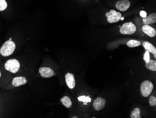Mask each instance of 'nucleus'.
<instances>
[{
  "mask_svg": "<svg viewBox=\"0 0 156 118\" xmlns=\"http://www.w3.org/2000/svg\"><path fill=\"white\" fill-rule=\"evenodd\" d=\"M144 59L146 63H148L150 60V53L148 51H146L144 55Z\"/></svg>",
  "mask_w": 156,
  "mask_h": 118,
  "instance_id": "obj_21",
  "label": "nucleus"
},
{
  "mask_svg": "<svg viewBox=\"0 0 156 118\" xmlns=\"http://www.w3.org/2000/svg\"><path fill=\"white\" fill-rule=\"evenodd\" d=\"M130 4L131 3L129 0H120L116 2L115 7L120 11L124 12L130 7Z\"/></svg>",
  "mask_w": 156,
  "mask_h": 118,
  "instance_id": "obj_6",
  "label": "nucleus"
},
{
  "mask_svg": "<svg viewBox=\"0 0 156 118\" xmlns=\"http://www.w3.org/2000/svg\"><path fill=\"white\" fill-rule=\"evenodd\" d=\"M78 99L79 101L84 102V103H85V102L87 103V102H90L91 101V99L89 97H86L85 96H80L78 97Z\"/></svg>",
  "mask_w": 156,
  "mask_h": 118,
  "instance_id": "obj_19",
  "label": "nucleus"
},
{
  "mask_svg": "<svg viewBox=\"0 0 156 118\" xmlns=\"http://www.w3.org/2000/svg\"><path fill=\"white\" fill-rule=\"evenodd\" d=\"M73 118H78V117H72Z\"/></svg>",
  "mask_w": 156,
  "mask_h": 118,
  "instance_id": "obj_25",
  "label": "nucleus"
},
{
  "mask_svg": "<svg viewBox=\"0 0 156 118\" xmlns=\"http://www.w3.org/2000/svg\"><path fill=\"white\" fill-rule=\"evenodd\" d=\"M39 72L41 74V77L45 78H50L54 74V71L49 67L40 68Z\"/></svg>",
  "mask_w": 156,
  "mask_h": 118,
  "instance_id": "obj_8",
  "label": "nucleus"
},
{
  "mask_svg": "<svg viewBox=\"0 0 156 118\" xmlns=\"http://www.w3.org/2000/svg\"><path fill=\"white\" fill-rule=\"evenodd\" d=\"M143 22L144 25H147L155 23L156 22V13H151L145 18H144L143 19Z\"/></svg>",
  "mask_w": 156,
  "mask_h": 118,
  "instance_id": "obj_12",
  "label": "nucleus"
},
{
  "mask_svg": "<svg viewBox=\"0 0 156 118\" xmlns=\"http://www.w3.org/2000/svg\"><path fill=\"white\" fill-rule=\"evenodd\" d=\"M8 4L5 0H0V11H3L7 9Z\"/></svg>",
  "mask_w": 156,
  "mask_h": 118,
  "instance_id": "obj_18",
  "label": "nucleus"
},
{
  "mask_svg": "<svg viewBox=\"0 0 156 118\" xmlns=\"http://www.w3.org/2000/svg\"><path fill=\"white\" fill-rule=\"evenodd\" d=\"M66 85L69 89H73L75 86V80L74 76L71 73H67L65 76Z\"/></svg>",
  "mask_w": 156,
  "mask_h": 118,
  "instance_id": "obj_9",
  "label": "nucleus"
},
{
  "mask_svg": "<svg viewBox=\"0 0 156 118\" xmlns=\"http://www.w3.org/2000/svg\"><path fill=\"white\" fill-rule=\"evenodd\" d=\"M149 104L151 106H154L156 105V98L154 96H151L149 98Z\"/></svg>",
  "mask_w": 156,
  "mask_h": 118,
  "instance_id": "obj_20",
  "label": "nucleus"
},
{
  "mask_svg": "<svg viewBox=\"0 0 156 118\" xmlns=\"http://www.w3.org/2000/svg\"><path fill=\"white\" fill-rule=\"evenodd\" d=\"M12 40V38H9V40Z\"/></svg>",
  "mask_w": 156,
  "mask_h": 118,
  "instance_id": "obj_27",
  "label": "nucleus"
},
{
  "mask_svg": "<svg viewBox=\"0 0 156 118\" xmlns=\"http://www.w3.org/2000/svg\"><path fill=\"white\" fill-rule=\"evenodd\" d=\"M84 105H87V103H84Z\"/></svg>",
  "mask_w": 156,
  "mask_h": 118,
  "instance_id": "obj_26",
  "label": "nucleus"
},
{
  "mask_svg": "<svg viewBox=\"0 0 156 118\" xmlns=\"http://www.w3.org/2000/svg\"><path fill=\"white\" fill-rule=\"evenodd\" d=\"M16 49V44L12 40H7L0 48V53L3 57H8L13 53Z\"/></svg>",
  "mask_w": 156,
  "mask_h": 118,
  "instance_id": "obj_1",
  "label": "nucleus"
},
{
  "mask_svg": "<svg viewBox=\"0 0 156 118\" xmlns=\"http://www.w3.org/2000/svg\"><path fill=\"white\" fill-rule=\"evenodd\" d=\"M136 27L133 23L128 22L123 24L120 30V32L122 34H130L135 33Z\"/></svg>",
  "mask_w": 156,
  "mask_h": 118,
  "instance_id": "obj_4",
  "label": "nucleus"
},
{
  "mask_svg": "<svg viewBox=\"0 0 156 118\" xmlns=\"http://www.w3.org/2000/svg\"><path fill=\"white\" fill-rule=\"evenodd\" d=\"M143 46L146 51L153 54L154 58L156 59V48L155 46L148 41H144L143 43Z\"/></svg>",
  "mask_w": 156,
  "mask_h": 118,
  "instance_id": "obj_13",
  "label": "nucleus"
},
{
  "mask_svg": "<svg viewBox=\"0 0 156 118\" xmlns=\"http://www.w3.org/2000/svg\"><path fill=\"white\" fill-rule=\"evenodd\" d=\"M141 45V42L138 40H130L127 42V45L129 48H134L139 46Z\"/></svg>",
  "mask_w": 156,
  "mask_h": 118,
  "instance_id": "obj_16",
  "label": "nucleus"
},
{
  "mask_svg": "<svg viewBox=\"0 0 156 118\" xmlns=\"http://www.w3.org/2000/svg\"><path fill=\"white\" fill-rule=\"evenodd\" d=\"M142 31L144 33L151 37H154L156 36V30L150 25H144L142 27Z\"/></svg>",
  "mask_w": 156,
  "mask_h": 118,
  "instance_id": "obj_10",
  "label": "nucleus"
},
{
  "mask_svg": "<svg viewBox=\"0 0 156 118\" xmlns=\"http://www.w3.org/2000/svg\"><path fill=\"white\" fill-rule=\"evenodd\" d=\"M140 15L141 16V17H142L143 18H145V17H147V13H146L145 11L142 10V11H140Z\"/></svg>",
  "mask_w": 156,
  "mask_h": 118,
  "instance_id": "obj_22",
  "label": "nucleus"
},
{
  "mask_svg": "<svg viewBox=\"0 0 156 118\" xmlns=\"http://www.w3.org/2000/svg\"><path fill=\"white\" fill-rule=\"evenodd\" d=\"M61 102H62L63 105L67 108H70L72 105V102L71 100L67 96H65V97H62L61 99Z\"/></svg>",
  "mask_w": 156,
  "mask_h": 118,
  "instance_id": "obj_14",
  "label": "nucleus"
},
{
  "mask_svg": "<svg viewBox=\"0 0 156 118\" xmlns=\"http://www.w3.org/2000/svg\"><path fill=\"white\" fill-rule=\"evenodd\" d=\"M27 82V80L25 77L23 76L16 77L13 79L12 81V85L15 87H19L26 84Z\"/></svg>",
  "mask_w": 156,
  "mask_h": 118,
  "instance_id": "obj_11",
  "label": "nucleus"
},
{
  "mask_svg": "<svg viewBox=\"0 0 156 118\" xmlns=\"http://www.w3.org/2000/svg\"><path fill=\"white\" fill-rule=\"evenodd\" d=\"M145 67L148 69L152 71H156V61L154 60H150L148 63L145 64Z\"/></svg>",
  "mask_w": 156,
  "mask_h": 118,
  "instance_id": "obj_15",
  "label": "nucleus"
},
{
  "mask_svg": "<svg viewBox=\"0 0 156 118\" xmlns=\"http://www.w3.org/2000/svg\"><path fill=\"white\" fill-rule=\"evenodd\" d=\"M140 114V110L139 108H136L134 109L131 113V118H141Z\"/></svg>",
  "mask_w": 156,
  "mask_h": 118,
  "instance_id": "obj_17",
  "label": "nucleus"
},
{
  "mask_svg": "<svg viewBox=\"0 0 156 118\" xmlns=\"http://www.w3.org/2000/svg\"><path fill=\"white\" fill-rule=\"evenodd\" d=\"M153 85L149 81H145L141 83V94L143 97H148L151 95L153 89Z\"/></svg>",
  "mask_w": 156,
  "mask_h": 118,
  "instance_id": "obj_3",
  "label": "nucleus"
},
{
  "mask_svg": "<svg viewBox=\"0 0 156 118\" xmlns=\"http://www.w3.org/2000/svg\"><path fill=\"white\" fill-rule=\"evenodd\" d=\"M4 66L6 70L13 74L17 73L20 68L19 61L16 59H11L7 61Z\"/></svg>",
  "mask_w": 156,
  "mask_h": 118,
  "instance_id": "obj_2",
  "label": "nucleus"
},
{
  "mask_svg": "<svg viewBox=\"0 0 156 118\" xmlns=\"http://www.w3.org/2000/svg\"><path fill=\"white\" fill-rule=\"evenodd\" d=\"M124 18L123 17H121V18H120V19L122 20H124Z\"/></svg>",
  "mask_w": 156,
  "mask_h": 118,
  "instance_id": "obj_23",
  "label": "nucleus"
},
{
  "mask_svg": "<svg viewBox=\"0 0 156 118\" xmlns=\"http://www.w3.org/2000/svg\"><path fill=\"white\" fill-rule=\"evenodd\" d=\"M1 75H2L1 73V71H0V78H1Z\"/></svg>",
  "mask_w": 156,
  "mask_h": 118,
  "instance_id": "obj_24",
  "label": "nucleus"
},
{
  "mask_svg": "<svg viewBox=\"0 0 156 118\" xmlns=\"http://www.w3.org/2000/svg\"><path fill=\"white\" fill-rule=\"evenodd\" d=\"M106 100L101 97H99L94 100L93 106L94 110L100 111L102 110L105 107L106 105Z\"/></svg>",
  "mask_w": 156,
  "mask_h": 118,
  "instance_id": "obj_7",
  "label": "nucleus"
},
{
  "mask_svg": "<svg viewBox=\"0 0 156 118\" xmlns=\"http://www.w3.org/2000/svg\"><path fill=\"white\" fill-rule=\"evenodd\" d=\"M106 16L107 17V21L109 23L118 22L122 17L121 13L117 12L114 10H111L109 12L106 13Z\"/></svg>",
  "mask_w": 156,
  "mask_h": 118,
  "instance_id": "obj_5",
  "label": "nucleus"
}]
</instances>
